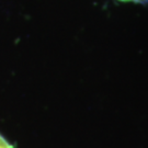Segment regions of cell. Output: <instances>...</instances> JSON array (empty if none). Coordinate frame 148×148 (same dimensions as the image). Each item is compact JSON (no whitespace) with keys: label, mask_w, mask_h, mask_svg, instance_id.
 Listing matches in <instances>:
<instances>
[{"label":"cell","mask_w":148,"mask_h":148,"mask_svg":"<svg viewBox=\"0 0 148 148\" xmlns=\"http://www.w3.org/2000/svg\"><path fill=\"white\" fill-rule=\"evenodd\" d=\"M0 148H13L10 144L5 140V138L0 135Z\"/></svg>","instance_id":"obj_1"},{"label":"cell","mask_w":148,"mask_h":148,"mask_svg":"<svg viewBox=\"0 0 148 148\" xmlns=\"http://www.w3.org/2000/svg\"><path fill=\"white\" fill-rule=\"evenodd\" d=\"M121 1H132L137 3H148V0H121Z\"/></svg>","instance_id":"obj_2"}]
</instances>
